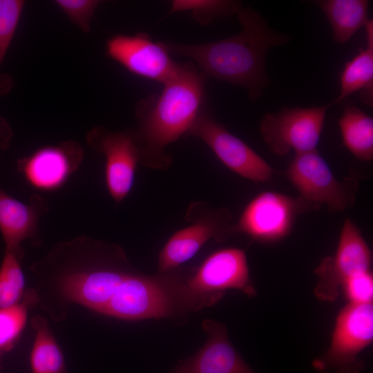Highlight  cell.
Returning <instances> with one entry per match:
<instances>
[{
  "mask_svg": "<svg viewBox=\"0 0 373 373\" xmlns=\"http://www.w3.org/2000/svg\"><path fill=\"white\" fill-rule=\"evenodd\" d=\"M106 53L130 73L161 84L179 65L161 41H153L144 32L112 36L106 42Z\"/></svg>",
  "mask_w": 373,
  "mask_h": 373,
  "instance_id": "cell-13",
  "label": "cell"
},
{
  "mask_svg": "<svg viewBox=\"0 0 373 373\" xmlns=\"http://www.w3.org/2000/svg\"><path fill=\"white\" fill-rule=\"evenodd\" d=\"M241 3L232 0H173L169 14L189 12L197 23L207 26L215 19L238 14Z\"/></svg>",
  "mask_w": 373,
  "mask_h": 373,
  "instance_id": "cell-23",
  "label": "cell"
},
{
  "mask_svg": "<svg viewBox=\"0 0 373 373\" xmlns=\"http://www.w3.org/2000/svg\"><path fill=\"white\" fill-rule=\"evenodd\" d=\"M286 176L299 197L314 210L322 204L330 212L342 211L354 202L358 182L354 178L338 180L318 151L295 153Z\"/></svg>",
  "mask_w": 373,
  "mask_h": 373,
  "instance_id": "cell-5",
  "label": "cell"
},
{
  "mask_svg": "<svg viewBox=\"0 0 373 373\" xmlns=\"http://www.w3.org/2000/svg\"><path fill=\"white\" fill-rule=\"evenodd\" d=\"M185 219L190 224L173 234L159 254V273L180 267L210 239L222 242L234 235L231 213L224 207L214 208L205 202H193Z\"/></svg>",
  "mask_w": 373,
  "mask_h": 373,
  "instance_id": "cell-4",
  "label": "cell"
},
{
  "mask_svg": "<svg viewBox=\"0 0 373 373\" xmlns=\"http://www.w3.org/2000/svg\"><path fill=\"white\" fill-rule=\"evenodd\" d=\"M237 15L242 29L228 38L198 44L161 42L171 55L191 59L204 75L243 87L255 102L269 83L268 50L288 43L289 37L272 30L253 8H242Z\"/></svg>",
  "mask_w": 373,
  "mask_h": 373,
  "instance_id": "cell-1",
  "label": "cell"
},
{
  "mask_svg": "<svg viewBox=\"0 0 373 373\" xmlns=\"http://www.w3.org/2000/svg\"><path fill=\"white\" fill-rule=\"evenodd\" d=\"M372 340V303H348L336 316L330 346L312 365L321 373H361L365 363L359 354Z\"/></svg>",
  "mask_w": 373,
  "mask_h": 373,
  "instance_id": "cell-3",
  "label": "cell"
},
{
  "mask_svg": "<svg viewBox=\"0 0 373 373\" xmlns=\"http://www.w3.org/2000/svg\"><path fill=\"white\" fill-rule=\"evenodd\" d=\"M343 143L357 159H373V119L353 104H346L338 121Z\"/></svg>",
  "mask_w": 373,
  "mask_h": 373,
  "instance_id": "cell-18",
  "label": "cell"
},
{
  "mask_svg": "<svg viewBox=\"0 0 373 373\" xmlns=\"http://www.w3.org/2000/svg\"><path fill=\"white\" fill-rule=\"evenodd\" d=\"M31 323L35 332L30 356L32 373H66L64 354L47 320L36 315Z\"/></svg>",
  "mask_w": 373,
  "mask_h": 373,
  "instance_id": "cell-19",
  "label": "cell"
},
{
  "mask_svg": "<svg viewBox=\"0 0 373 373\" xmlns=\"http://www.w3.org/2000/svg\"><path fill=\"white\" fill-rule=\"evenodd\" d=\"M25 6L23 0H0V70L19 25ZM14 86L11 75L0 71V97Z\"/></svg>",
  "mask_w": 373,
  "mask_h": 373,
  "instance_id": "cell-22",
  "label": "cell"
},
{
  "mask_svg": "<svg viewBox=\"0 0 373 373\" xmlns=\"http://www.w3.org/2000/svg\"><path fill=\"white\" fill-rule=\"evenodd\" d=\"M315 3L328 19L334 41L343 45L367 19L370 1L367 0H319Z\"/></svg>",
  "mask_w": 373,
  "mask_h": 373,
  "instance_id": "cell-17",
  "label": "cell"
},
{
  "mask_svg": "<svg viewBox=\"0 0 373 373\" xmlns=\"http://www.w3.org/2000/svg\"><path fill=\"white\" fill-rule=\"evenodd\" d=\"M55 3L79 29L88 33L94 13L100 1L97 0H56Z\"/></svg>",
  "mask_w": 373,
  "mask_h": 373,
  "instance_id": "cell-24",
  "label": "cell"
},
{
  "mask_svg": "<svg viewBox=\"0 0 373 373\" xmlns=\"http://www.w3.org/2000/svg\"><path fill=\"white\" fill-rule=\"evenodd\" d=\"M48 210V201L39 194H33L29 202H23L0 188V232L6 249L20 248L26 240L39 245V221Z\"/></svg>",
  "mask_w": 373,
  "mask_h": 373,
  "instance_id": "cell-15",
  "label": "cell"
},
{
  "mask_svg": "<svg viewBox=\"0 0 373 373\" xmlns=\"http://www.w3.org/2000/svg\"><path fill=\"white\" fill-rule=\"evenodd\" d=\"M365 27L366 47L347 61L340 77V93L331 102L341 103L347 97L361 91L363 103L373 102V20L368 19Z\"/></svg>",
  "mask_w": 373,
  "mask_h": 373,
  "instance_id": "cell-16",
  "label": "cell"
},
{
  "mask_svg": "<svg viewBox=\"0 0 373 373\" xmlns=\"http://www.w3.org/2000/svg\"><path fill=\"white\" fill-rule=\"evenodd\" d=\"M371 265L367 244L360 229L347 218L335 254L325 258L314 271L318 278L314 294L320 300L334 301L345 280L356 273L370 270Z\"/></svg>",
  "mask_w": 373,
  "mask_h": 373,
  "instance_id": "cell-10",
  "label": "cell"
},
{
  "mask_svg": "<svg viewBox=\"0 0 373 373\" xmlns=\"http://www.w3.org/2000/svg\"><path fill=\"white\" fill-rule=\"evenodd\" d=\"M39 301L37 292L25 291L22 300L15 305L0 309V369L4 356L16 345L26 327L29 310Z\"/></svg>",
  "mask_w": 373,
  "mask_h": 373,
  "instance_id": "cell-20",
  "label": "cell"
},
{
  "mask_svg": "<svg viewBox=\"0 0 373 373\" xmlns=\"http://www.w3.org/2000/svg\"><path fill=\"white\" fill-rule=\"evenodd\" d=\"M160 93L140 101L135 108L137 126L133 131L140 164L167 170L172 157L166 147L186 135L205 105V75L193 62L179 64Z\"/></svg>",
  "mask_w": 373,
  "mask_h": 373,
  "instance_id": "cell-2",
  "label": "cell"
},
{
  "mask_svg": "<svg viewBox=\"0 0 373 373\" xmlns=\"http://www.w3.org/2000/svg\"><path fill=\"white\" fill-rule=\"evenodd\" d=\"M24 251L20 248L6 249L0 266V309L19 303L25 293V276L21 268Z\"/></svg>",
  "mask_w": 373,
  "mask_h": 373,
  "instance_id": "cell-21",
  "label": "cell"
},
{
  "mask_svg": "<svg viewBox=\"0 0 373 373\" xmlns=\"http://www.w3.org/2000/svg\"><path fill=\"white\" fill-rule=\"evenodd\" d=\"M193 291L220 300L227 289H236L254 297L256 289L249 276L245 251L229 247L216 251L197 267H192L187 280Z\"/></svg>",
  "mask_w": 373,
  "mask_h": 373,
  "instance_id": "cell-11",
  "label": "cell"
},
{
  "mask_svg": "<svg viewBox=\"0 0 373 373\" xmlns=\"http://www.w3.org/2000/svg\"><path fill=\"white\" fill-rule=\"evenodd\" d=\"M186 136L201 140L227 168L245 178L263 182L274 175L272 167L244 141L217 122L206 106Z\"/></svg>",
  "mask_w": 373,
  "mask_h": 373,
  "instance_id": "cell-9",
  "label": "cell"
},
{
  "mask_svg": "<svg viewBox=\"0 0 373 373\" xmlns=\"http://www.w3.org/2000/svg\"><path fill=\"white\" fill-rule=\"evenodd\" d=\"M332 105L285 107L276 113H266L260 123V131L267 147L274 153L285 156L316 149L326 113Z\"/></svg>",
  "mask_w": 373,
  "mask_h": 373,
  "instance_id": "cell-6",
  "label": "cell"
},
{
  "mask_svg": "<svg viewBox=\"0 0 373 373\" xmlns=\"http://www.w3.org/2000/svg\"><path fill=\"white\" fill-rule=\"evenodd\" d=\"M202 327L207 335L203 346L170 373H256L231 343L224 324L205 319Z\"/></svg>",
  "mask_w": 373,
  "mask_h": 373,
  "instance_id": "cell-14",
  "label": "cell"
},
{
  "mask_svg": "<svg viewBox=\"0 0 373 373\" xmlns=\"http://www.w3.org/2000/svg\"><path fill=\"white\" fill-rule=\"evenodd\" d=\"M88 146L105 157L104 179L112 199L121 203L134 184L140 154L133 131H113L95 126L86 135Z\"/></svg>",
  "mask_w": 373,
  "mask_h": 373,
  "instance_id": "cell-8",
  "label": "cell"
},
{
  "mask_svg": "<svg viewBox=\"0 0 373 373\" xmlns=\"http://www.w3.org/2000/svg\"><path fill=\"white\" fill-rule=\"evenodd\" d=\"M314 209L299 196L265 191L246 206L238 221L233 224V234L245 233L253 240L271 242L280 240L292 230L297 216Z\"/></svg>",
  "mask_w": 373,
  "mask_h": 373,
  "instance_id": "cell-7",
  "label": "cell"
},
{
  "mask_svg": "<svg viewBox=\"0 0 373 373\" xmlns=\"http://www.w3.org/2000/svg\"><path fill=\"white\" fill-rule=\"evenodd\" d=\"M84 157L82 145L67 140L38 148L17 160V168L26 182L42 192L63 187L81 166Z\"/></svg>",
  "mask_w": 373,
  "mask_h": 373,
  "instance_id": "cell-12",
  "label": "cell"
},
{
  "mask_svg": "<svg viewBox=\"0 0 373 373\" xmlns=\"http://www.w3.org/2000/svg\"><path fill=\"white\" fill-rule=\"evenodd\" d=\"M341 288L350 303H372L373 276L370 270L353 274L345 280Z\"/></svg>",
  "mask_w": 373,
  "mask_h": 373,
  "instance_id": "cell-25",
  "label": "cell"
},
{
  "mask_svg": "<svg viewBox=\"0 0 373 373\" xmlns=\"http://www.w3.org/2000/svg\"><path fill=\"white\" fill-rule=\"evenodd\" d=\"M12 136V131L7 119L0 116V152L10 146Z\"/></svg>",
  "mask_w": 373,
  "mask_h": 373,
  "instance_id": "cell-26",
  "label": "cell"
}]
</instances>
